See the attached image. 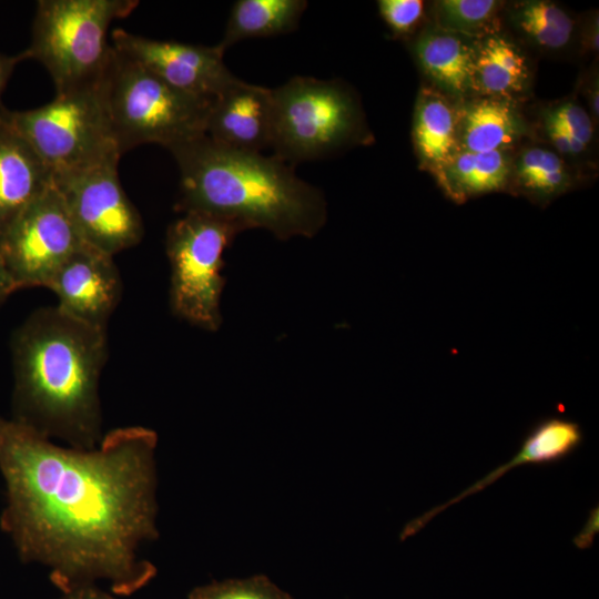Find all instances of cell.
Masks as SVG:
<instances>
[{"mask_svg":"<svg viewBox=\"0 0 599 599\" xmlns=\"http://www.w3.org/2000/svg\"><path fill=\"white\" fill-rule=\"evenodd\" d=\"M591 79L587 82V88H586V101L588 103V106H589V114L591 116V119L593 120V122H598V115H599V108H598V102H599V99H598V93H599V90H598V74L596 73H592L591 74Z\"/></svg>","mask_w":599,"mask_h":599,"instance_id":"1f68e13d","label":"cell"},{"mask_svg":"<svg viewBox=\"0 0 599 599\" xmlns=\"http://www.w3.org/2000/svg\"><path fill=\"white\" fill-rule=\"evenodd\" d=\"M170 152L180 170L179 212L265 229L280 240L313 237L326 223L323 192L274 154L233 150L206 134Z\"/></svg>","mask_w":599,"mask_h":599,"instance_id":"3957f363","label":"cell"},{"mask_svg":"<svg viewBox=\"0 0 599 599\" xmlns=\"http://www.w3.org/2000/svg\"><path fill=\"white\" fill-rule=\"evenodd\" d=\"M1 113L52 176L122 156L111 132L100 82L55 93L51 102L35 109L11 111L2 106Z\"/></svg>","mask_w":599,"mask_h":599,"instance_id":"ba28073f","label":"cell"},{"mask_svg":"<svg viewBox=\"0 0 599 599\" xmlns=\"http://www.w3.org/2000/svg\"><path fill=\"white\" fill-rule=\"evenodd\" d=\"M48 288L55 294L61 312L106 329L123 286L113 256L84 244L61 265Z\"/></svg>","mask_w":599,"mask_h":599,"instance_id":"7c38bea8","label":"cell"},{"mask_svg":"<svg viewBox=\"0 0 599 599\" xmlns=\"http://www.w3.org/2000/svg\"><path fill=\"white\" fill-rule=\"evenodd\" d=\"M498 0H439L432 4L433 26L473 39L502 29Z\"/></svg>","mask_w":599,"mask_h":599,"instance_id":"cb8c5ba5","label":"cell"},{"mask_svg":"<svg viewBox=\"0 0 599 599\" xmlns=\"http://www.w3.org/2000/svg\"><path fill=\"white\" fill-rule=\"evenodd\" d=\"M378 11L396 38L410 35L424 16V1L422 0H379Z\"/></svg>","mask_w":599,"mask_h":599,"instance_id":"4316f807","label":"cell"},{"mask_svg":"<svg viewBox=\"0 0 599 599\" xmlns=\"http://www.w3.org/2000/svg\"><path fill=\"white\" fill-rule=\"evenodd\" d=\"M18 291L0 252V305Z\"/></svg>","mask_w":599,"mask_h":599,"instance_id":"d6a6232c","label":"cell"},{"mask_svg":"<svg viewBox=\"0 0 599 599\" xmlns=\"http://www.w3.org/2000/svg\"><path fill=\"white\" fill-rule=\"evenodd\" d=\"M532 82V65L524 47L498 30L475 40L471 94L515 102L524 99Z\"/></svg>","mask_w":599,"mask_h":599,"instance_id":"9a60e30c","label":"cell"},{"mask_svg":"<svg viewBox=\"0 0 599 599\" xmlns=\"http://www.w3.org/2000/svg\"><path fill=\"white\" fill-rule=\"evenodd\" d=\"M10 346L11 419L69 447L94 449L104 436L99 383L106 329L41 307L16 328Z\"/></svg>","mask_w":599,"mask_h":599,"instance_id":"7a4b0ae2","label":"cell"},{"mask_svg":"<svg viewBox=\"0 0 599 599\" xmlns=\"http://www.w3.org/2000/svg\"><path fill=\"white\" fill-rule=\"evenodd\" d=\"M501 26L521 47L542 53H561L578 45L579 22L554 1L505 2Z\"/></svg>","mask_w":599,"mask_h":599,"instance_id":"d6986e66","label":"cell"},{"mask_svg":"<svg viewBox=\"0 0 599 599\" xmlns=\"http://www.w3.org/2000/svg\"><path fill=\"white\" fill-rule=\"evenodd\" d=\"M136 0H41L32 23L27 59L39 61L50 73L55 92L100 82L113 47L108 31L129 16Z\"/></svg>","mask_w":599,"mask_h":599,"instance_id":"8992f818","label":"cell"},{"mask_svg":"<svg viewBox=\"0 0 599 599\" xmlns=\"http://www.w3.org/2000/svg\"><path fill=\"white\" fill-rule=\"evenodd\" d=\"M581 441L582 432L580 426L575 422L560 417H551L539 422L528 433L521 448L511 460L496 468L445 505L435 507L408 522L400 535V539L404 540L408 536L418 532L441 510L460 501L466 496L484 489L512 467L525 464H550L559 461L575 451Z\"/></svg>","mask_w":599,"mask_h":599,"instance_id":"e0dca14e","label":"cell"},{"mask_svg":"<svg viewBox=\"0 0 599 599\" xmlns=\"http://www.w3.org/2000/svg\"><path fill=\"white\" fill-rule=\"evenodd\" d=\"M475 40L433 24L415 37L412 51L430 87L456 101L471 94Z\"/></svg>","mask_w":599,"mask_h":599,"instance_id":"ac0fdd59","label":"cell"},{"mask_svg":"<svg viewBox=\"0 0 599 599\" xmlns=\"http://www.w3.org/2000/svg\"><path fill=\"white\" fill-rule=\"evenodd\" d=\"M100 93L121 155L145 143L171 150L204 135L213 101L172 88L114 48Z\"/></svg>","mask_w":599,"mask_h":599,"instance_id":"277c9868","label":"cell"},{"mask_svg":"<svg viewBox=\"0 0 599 599\" xmlns=\"http://www.w3.org/2000/svg\"><path fill=\"white\" fill-rule=\"evenodd\" d=\"M514 151H458L434 176L454 201L507 189Z\"/></svg>","mask_w":599,"mask_h":599,"instance_id":"7402d4cb","label":"cell"},{"mask_svg":"<svg viewBox=\"0 0 599 599\" xmlns=\"http://www.w3.org/2000/svg\"><path fill=\"white\" fill-rule=\"evenodd\" d=\"M205 134L233 150L271 148L272 90L237 78L213 99Z\"/></svg>","mask_w":599,"mask_h":599,"instance_id":"4fadbf2b","label":"cell"},{"mask_svg":"<svg viewBox=\"0 0 599 599\" xmlns=\"http://www.w3.org/2000/svg\"><path fill=\"white\" fill-rule=\"evenodd\" d=\"M576 182L573 164L546 144H525L512 153L507 189L531 201L549 202Z\"/></svg>","mask_w":599,"mask_h":599,"instance_id":"44dd1931","label":"cell"},{"mask_svg":"<svg viewBox=\"0 0 599 599\" xmlns=\"http://www.w3.org/2000/svg\"><path fill=\"white\" fill-rule=\"evenodd\" d=\"M111 39L116 51L172 88L193 97L213 100L237 79L225 65V51L217 44L156 40L122 28L114 29Z\"/></svg>","mask_w":599,"mask_h":599,"instance_id":"8fae6325","label":"cell"},{"mask_svg":"<svg viewBox=\"0 0 599 599\" xmlns=\"http://www.w3.org/2000/svg\"><path fill=\"white\" fill-rule=\"evenodd\" d=\"M578 49L582 53H595L598 51V14L591 13L585 21L579 22Z\"/></svg>","mask_w":599,"mask_h":599,"instance_id":"83f0119b","label":"cell"},{"mask_svg":"<svg viewBox=\"0 0 599 599\" xmlns=\"http://www.w3.org/2000/svg\"><path fill=\"white\" fill-rule=\"evenodd\" d=\"M542 112L552 118L572 140L589 150L595 139V122L576 99L555 102Z\"/></svg>","mask_w":599,"mask_h":599,"instance_id":"484cf974","label":"cell"},{"mask_svg":"<svg viewBox=\"0 0 599 599\" xmlns=\"http://www.w3.org/2000/svg\"><path fill=\"white\" fill-rule=\"evenodd\" d=\"M370 140L359 101L343 81L296 75L272 90L271 148L290 165Z\"/></svg>","mask_w":599,"mask_h":599,"instance_id":"5b68a950","label":"cell"},{"mask_svg":"<svg viewBox=\"0 0 599 599\" xmlns=\"http://www.w3.org/2000/svg\"><path fill=\"white\" fill-rule=\"evenodd\" d=\"M84 244L52 181L0 238V252L18 290L48 287Z\"/></svg>","mask_w":599,"mask_h":599,"instance_id":"30bf717a","label":"cell"},{"mask_svg":"<svg viewBox=\"0 0 599 599\" xmlns=\"http://www.w3.org/2000/svg\"><path fill=\"white\" fill-rule=\"evenodd\" d=\"M189 599H293L266 576L213 581L194 588Z\"/></svg>","mask_w":599,"mask_h":599,"instance_id":"d4e9b609","label":"cell"},{"mask_svg":"<svg viewBox=\"0 0 599 599\" xmlns=\"http://www.w3.org/2000/svg\"><path fill=\"white\" fill-rule=\"evenodd\" d=\"M306 8L305 0H238L217 45L225 51L242 40L293 32Z\"/></svg>","mask_w":599,"mask_h":599,"instance_id":"603a6c76","label":"cell"},{"mask_svg":"<svg viewBox=\"0 0 599 599\" xmlns=\"http://www.w3.org/2000/svg\"><path fill=\"white\" fill-rule=\"evenodd\" d=\"M158 435L114 428L94 449L57 445L0 416V528L24 564L50 570L62 592L104 581L129 596L156 575L141 550L159 537Z\"/></svg>","mask_w":599,"mask_h":599,"instance_id":"6da1fadb","label":"cell"},{"mask_svg":"<svg viewBox=\"0 0 599 599\" xmlns=\"http://www.w3.org/2000/svg\"><path fill=\"white\" fill-rule=\"evenodd\" d=\"M458 102L430 85L418 92L413 143L420 165L434 175L459 151Z\"/></svg>","mask_w":599,"mask_h":599,"instance_id":"ffe728a7","label":"cell"},{"mask_svg":"<svg viewBox=\"0 0 599 599\" xmlns=\"http://www.w3.org/2000/svg\"><path fill=\"white\" fill-rule=\"evenodd\" d=\"M55 599H119L98 587V585H84L62 591Z\"/></svg>","mask_w":599,"mask_h":599,"instance_id":"f1b7e54d","label":"cell"},{"mask_svg":"<svg viewBox=\"0 0 599 599\" xmlns=\"http://www.w3.org/2000/svg\"><path fill=\"white\" fill-rule=\"evenodd\" d=\"M527 129L515 101L469 95L458 102L459 151H515Z\"/></svg>","mask_w":599,"mask_h":599,"instance_id":"2e32d148","label":"cell"},{"mask_svg":"<svg viewBox=\"0 0 599 599\" xmlns=\"http://www.w3.org/2000/svg\"><path fill=\"white\" fill-rule=\"evenodd\" d=\"M240 224L213 215L187 212L169 225L165 251L171 267L170 306L175 316L209 332L222 325L225 285L223 254Z\"/></svg>","mask_w":599,"mask_h":599,"instance_id":"52a82bcc","label":"cell"},{"mask_svg":"<svg viewBox=\"0 0 599 599\" xmlns=\"http://www.w3.org/2000/svg\"><path fill=\"white\" fill-rule=\"evenodd\" d=\"M2 108V106H1ZM0 108V238L52 182V173Z\"/></svg>","mask_w":599,"mask_h":599,"instance_id":"5bb4252c","label":"cell"},{"mask_svg":"<svg viewBox=\"0 0 599 599\" xmlns=\"http://www.w3.org/2000/svg\"><path fill=\"white\" fill-rule=\"evenodd\" d=\"M27 57L24 52H21L16 55H7L0 53V98L1 94L16 68V65L20 62L26 60ZM2 106L1 100H0V108Z\"/></svg>","mask_w":599,"mask_h":599,"instance_id":"4dcf8cb0","label":"cell"},{"mask_svg":"<svg viewBox=\"0 0 599 599\" xmlns=\"http://www.w3.org/2000/svg\"><path fill=\"white\" fill-rule=\"evenodd\" d=\"M119 161L113 156L52 176L83 242L111 256L144 235L142 217L121 185Z\"/></svg>","mask_w":599,"mask_h":599,"instance_id":"9c48e42d","label":"cell"},{"mask_svg":"<svg viewBox=\"0 0 599 599\" xmlns=\"http://www.w3.org/2000/svg\"><path fill=\"white\" fill-rule=\"evenodd\" d=\"M598 522V507H596L590 511L582 530L573 539V544L579 549H588L592 546L595 535H597L599 529Z\"/></svg>","mask_w":599,"mask_h":599,"instance_id":"f546056e","label":"cell"}]
</instances>
